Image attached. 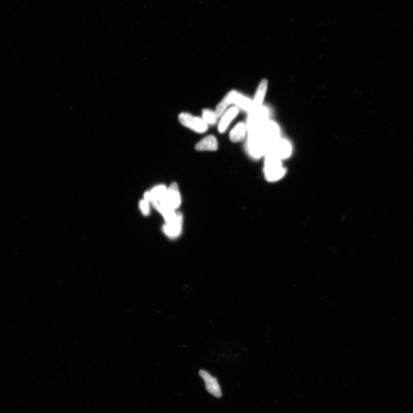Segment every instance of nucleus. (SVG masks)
Masks as SVG:
<instances>
[{
	"instance_id": "1a4fd4ad",
	"label": "nucleus",
	"mask_w": 413,
	"mask_h": 413,
	"mask_svg": "<svg viewBox=\"0 0 413 413\" xmlns=\"http://www.w3.org/2000/svg\"><path fill=\"white\" fill-rule=\"evenodd\" d=\"M182 225L183 215L181 212H179L178 218L174 222L164 226L162 229L163 231L169 238H176L181 234Z\"/></svg>"
},
{
	"instance_id": "f3484780",
	"label": "nucleus",
	"mask_w": 413,
	"mask_h": 413,
	"mask_svg": "<svg viewBox=\"0 0 413 413\" xmlns=\"http://www.w3.org/2000/svg\"><path fill=\"white\" fill-rule=\"evenodd\" d=\"M149 201L148 199H145L139 202V208H140L142 214L145 215H148L150 213Z\"/></svg>"
},
{
	"instance_id": "7ed1b4c3",
	"label": "nucleus",
	"mask_w": 413,
	"mask_h": 413,
	"mask_svg": "<svg viewBox=\"0 0 413 413\" xmlns=\"http://www.w3.org/2000/svg\"><path fill=\"white\" fill-rule=\"evenodd\" d=\"M179 120L183 126L195 132L203 133L207 131V124L203 118L192 115L189 113H181L179 115Z\"/></svg>"
},
{
	"instance_id": "6e6552de",
	"label": "nucleus",
	"mask_w": 413,
	"mask_h": 413,
	"mask_svg": "<svg viewBox=\"0 0 413 413\" xmlns=\"http://www.w3.org/2000/svg\"><path fill=\"white\" fill-rule=\"evenodd\" d=\"M239 109L236 106H232L226 111L221 116L218 125L219 133H223L226 131L229 124L238 114Z\"/></svg>"
},
{
	"instance_id": "f257e3e1",
	"label": "nucleus",
	"mask_w": 413,
	"mask_h": 413,
	"mask_svg": "<svg viewBox=\"0 0 413 413\" xmlns=\"http://www.w3.org/2000/svg\"><path fill=\"white\" fill-rule=\"evenodd\" d=\"M279 129L272 121L266 122L255 131L249 133L248 149L253 158L266 155L271 146L279 139Z\"/></svg>"
},
{
	"instance_id": "4468645a",
	"label": "nucleus",
	"mask_w": 413,
	"mask_h": 413,
	"mask_svg": "<svg viewBox=\"0 0 413 413\" xmlns=\"http://www.w3.org/2000/svg\"><path fill=\"white\" fill-rule=\"evenodd\" d=\"M247 127L243 122H239L229 133V138L233 142L241 141L245 138Z\"/></svg>"
},
{
	"instance_id": "20e7f679",
	"label": "nucleus",
	"mask_w": 413,
	"mask_h": 413,
	"mask_svg": "<svg viewBox=\"0 0 413 413\" xmlns=\"http://www.w3.org/2000/svg\"><path fill=\"white\" fill-rule=\"evenodd\" d=\"M249 113L248 124L246 126L249 133L255 131L268 121V110L264 106Z\"/></svg>"
},
{
	"instance_id": "9b49d317",
	"label": "nucleus",
	"mask_w": 413,
	"mask_h": 413,
	"mask_svg": "<svg viewBox=\"0 0 413 413\" xmlns=\"http://www.w3.org/2000/svg\"><path fill=\"white\" fill-rule=\"evenodd\" d=\"M218 148L217 139L213 135L206 137L195 145V149L198 151H215Z\"/></svg>"
},
{
	"instance_id": "9d476101",
	"label": "nucleus",
	"mask_w": 413,
	"mask_h": 413,
	"mask_svg": "<svg viewBox=\"0 0 413 413\" xmlns=\"http://www.w3.org/2000/svg\"><path fill=\"white\" fill-rule=\"evenodd\" d=\"M268 85L267 80L266 79H263L259 83L254 98L252 100V108L250 112L255 111L261 107L265 97L266 91H267Z\"/></svg>"
},
{
	"instance_id": "423d86ee",
	"label": "nucleus",
	"mask_w": 413,
	"mask_h": 413,
	"mask_svg": "<svg viewBox=\"0 0 413 413\" xmlns=\"http://www.w3.org/2000/svg\"><path fill=\"white\" fill-rule=\"evenodd\" d=\"M292 153V146L285 139L279 138L274 142L266 154L271 155L279 160L289 157Z\"/></svg>"
},
{
	"instance_id": "2eb2a0df",
	"label": "nucleus",
	"mask_w": 413,
	"mask_h": 413,
	"mask_svg": "<svg viewBox=\"0 0 413 413\" xmlns=\"http://www.w3.org/2000/svg\"><path fill=\"white\" fill-rule=\"evenodd\" d=\"M234 104L245 111L250 112L252 108V101L249 98L236 92L234 101Z\"/></svg>"
},
{
	"instance_id": "f8f14e48",
	"label": "nucleus",
	"mask_w": 413,
	"mask_h": 413,
	"mask_svg": "<svg viewBox=\"0 0 413 413\" xmlns=\"http://www.w3.org/2000/svg\"><path fill=\"white\" fill-rule=\"evenodd\" d=\"M235 91L229 92L225 97L219 102L215 109V115L217 118L221 117L223 113L226 111L228 106L234 103L236 93Z\"/></svg>"
},
{
	"instance_id": "dca6fc26",
	"label": "nucleus",
	"mask_w": 413,
	"mask_h": 413,
	"mask_svg": "<svg viewBox=\"0 0 413 413\" xmlns=\"http://www.w3.org/2000/svg\"><path fill=\"white\" fill-rule=\"evenodd\" d=\"M203 119L206 124H214L216 121L215 113L209 109L203 110Z\"/></svg>"
},
{
	"instance_id": "0eeeda50",
	"label": "nucleus",
	"mask_w": 413,
	"mask_h": 413,
	"mask_svg": "<svg viewBox=\"0 0 413 413\" xmlns=\"http://www.w3.org/2000/svg\"><path fill=\"white\" fill-rule=\"evenodd\" d=\"M199 375L204 380L206 388L208 392L216 398H221L222 396L221 387L217 379L209 374L205 370L199 371Z\"/></svg>"
},
{
	"instance_id": "ddd939ff",
	"label": "nucleus",
	"mask_w": 413,
	"mask_h": 413,
	"mask_svg": "<svg viewBox=\"0 0 413 413\" xmlns=\"http://www.w3.org/2000/svg\"><path fill=\"white\" fill-rule=\"evenodd\" d=\"M167 188L164 185L156 186L151 191L146 192L144 198L148 199L153 203H158L162 201L166 194Z\"/></svg>"
},
{
	"instance_id": "f03ea898",
	"label": "nucleus",
	"mask_w": 413,
	"mask_h": 413,
	"mask_svg": "<svg viewBox=\"0 0 413 413\" xmlns=\"http://www.w3.org/2000/svg\"><path fill=\"white\" fill-rule=\"evenodd\" d=\"M265 157L264 174L269 182H275L284 176L285 170L281 161L271 155L266 154Z\"/></svg>"
},
{
	"instance_id": "39448f33",
	"label": "nucleus",
	"mask_w": 413,
	"mask_h": 413,
	"mask_svg": "<svg viewBox=\"0 0 413 413\" xmlns=\"http://www.w3.org/2000/svg\"><path fill=\"white\" fill-rule=\"evenodd\" d=\"M158 203L175 210L179 208L181 205L182 199L178 185L176 183H172L166 190L164 198Z\"/></svg>"
}]
</instances>
